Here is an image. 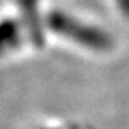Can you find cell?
<instances>
[{"mask_svg":"<svg viewBox=\"0 0 129 129\" xmlns=\"http://www.w3.org/2000/svg\"><path fill=\"white\" fill-rule=\"evenodd\" d=\"M120 5H121V10L129 16V0H118Z\"/></svg>","mask_w":129,"mask_h":129,"instance_id":"1","label":"cell"}]
</instances>
